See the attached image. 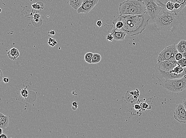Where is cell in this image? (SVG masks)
Here are the masks:
<instances>
[{
	"label": "cell",
	"instance_id": "obj_1",
	"mask_svg": "<svg viewBox=\"0 0 186 138\" xmlns=\"http://www.w3.org/2000/svg\"><path fill=\"white\" fill-rule=\"evenodd\" d=\"M155 20L154 31L159 35H175L184 28L181 17L165 8Z\"/></svg>",
	"mask_w": 186,
	"mask_h": 138
},
{
	"label": "cell",
	"instance_id": "obj_2",
	"mask_svg": "<svg viewBox=\"0 0 186 138\" xmlns=\"http://www.w3.org/2000/svg\"><path fill=\"white\" fill-rule=\"evenodd\" d=\"M147 15H119V19L123 23L121 31H125L128 35L133 36L141 34L148 25L150 17Z\"/></svg>",
	"mask_w": 186,
	"mask_h": 138
},
{
	"label": "cell",
	"instance_id": "obj_3",
	"mask_svg": "<svg viewBox=\"0 0 186 138\" xmlns=\"http://www.w3.org/2000/svg\"><path fill=\"white\" fill-rule=\"evenodd\" d=\"M119 15L146 14L145 5L142 0H126L119 5Z\"/></svg>",
	"mask_w": 186,
	"mask_h": 138
},
{
	"label": "cell",
	"instance_id": "obj_4",
	"mask_svg": "<svg viewBox=\"0 0 186 138\" xmlns=\"http://www.w3.org/2000/svg\"><path fill=\"white\" fill-rule=\"evenodd\" d=\"M163 87L173 93H180L186 88V74L180 79L162 80L159 81Z\"/></svg>",
	"mask_w": 186,
	"mask_h": 138
},
{
	"label": "cell",
	"instance_id": "obj_5",
	"mask_svg": "<svg viewBox=\"0 0 186 138\" xmlns=\"http://www.w3.org/2000/svg\"><path fill=\"white\" fill-rule=\"evenodd\" d=\"M155 72L152 75V79H157L158 81L162 80H171L174 79H180L184 77L186 74V69H185L184 72L180 74H177L171 72V71L165 72L160 69L158 64H156L154 67Z\"/></svg>",
	"mask_w": 186,
	"mask_h": 138
},
{
	"label": "cell",
	"instance_id": "obj_6",
	"mask_svg": "<svg viewBox=\"0 0 186 138\" xmlns=\"http://www.w3.org/2000/svg\"><path fill=\"white\" fill-rule=\"evenodd\" d=\"M145 5L146 10V14L151 18L154 20L158 14L164 8L156 2L155 0H142Z\"/></svg>",
	"mask_w": 186,
	"mask_h": 138
},
{
	"label": "cell",
	"instance_id": "obj_7",
	"mask_svg": "<svg viewBox=\"0 0 186 138\" xmlns=\"http://www.w3.org/2000/svg\"><path fill=\"white\" fill-rule=\"evenodd\" d=\"M178 52L175 44L165 47L159 54L157 59L158 62L166 60H176V54Z\"/></svg>",
	"mask_w": 186,
	"mask_h": 138
},
{
	"label": "cell",
	"instance_id": "obj_8",
	"mask_svg": "<svg viewBox=\"0 0 186 138\" xmlns=\"http://www.w3.org/2000/svg\"><path fill=\"white\" fill-rule=\"evenodd\" d=\"M99 0H83L81 7L77 10L78 13L88 14L97 5Z\"/></svg>",
	"mask_w": 186,
	"mask_h": 138
},
{
	"label": "cell",
	"instance_id": "obj_9",
	"mask_svg": "<svg viewBox=\"0 0 186 138\" xmlns=\"http://www.w3.org/2000/svg\"><path fill=\"white\" fill-rule=\"evenodd\" d=\"M174 117L180 123H186V110L181 103L176 106L174 112Z\"/></svg>",
	"mask_w": 186,
	"mask_h": 138
},
{
	"label": "cell",
	"instance_id": "obj_10",
	"mask_svg": "<svg viewBox=\"0 0 186 138\" xmlns=\"http://www.w3.org/2000/svg\"><path fill=\"white\" fill-rule=\"evenodd\" d=\"M157 64L160 69L165 72L171 71L177 65L176 60H166L158 62Z\"/></svg>",
	"mask_w": 186,
	"mask_h": 138
},
{
	"label": "cell",
	"instance_id": "obj_11",
	"mask_svg": "<svg viewBox=\"0 0 186 138\" xmlns=\"http://www.w3.org/2000/svg\"><path fill=\"white\" fill-rule=\"evenodd\" d=\"M110 33L113 35L114 40L116 41H122L125 39L127 35L126 33L123 31H117L114 29L111 28Z\"/></svg>",
	"mask_w": 186,
	"mask_h": 138
},
{
	"label": "cell",
	"instance_id": "obj_12",
	"mask_svg": "<svg viewBox=\"0 0 186 138\" xmlns=\"http://www.w3.org/2000/svg\"><path fill=\"white\" fill-rule=\"evenodd\" d=\"M9 123V119L8 116L0 113V128L3 129L7 128Z\"/></svg>",
	"mask_w": 186,
	"mask_h": 138
},
{
	"label": "cell",
	"instance_id": "obj_13",
	"mask_svg": "<svg viewBox=\"0 0 186 138\" xmlns=\"http://www.w3.org/2000/svg\"><path fill=\"white\" fill-rule=\"evenodd\" d=\"M8 57L12 60H16L19 56L20 52L17 49L12 48L7 53Z\"/></svg>",
	"mask_w": 186,
	"mask_h": 138
},
{
	"label": "cell",
	"instance_id": "obj_14",
	"mask_svg": "<svg viewBox=\"0 0 186 138\" xmlns=\"http://www.w3.org/2000/svg\"><path fill=\"white\" fill-rule=\"evenodd\" d=\"M176 46L179 52L184 54L186 51V40H181Z\"/></svg>",
	"mask_w": 186,
	"mask_h": 138
},
{
	"label": "cell",
	"instance_id": "obj_15",
	"mask_svg": "<svg viewBox=\"0 0 186 138\" xmlns=\"http://www.w3.org/2000/svg\"><path fill=\"white\" fill-rule=\"evenodd\" d=\"M68 1L71 6L77 11L81 5L83 0H68Z\"/></svg>",
	"mask_w": 186,
	"mask_h": 138
},
{
	"label": "cell",
	"instance_id": "obj_16",
	"mask_svg": "<svg viewBox=\"0 0 186 138\" xmlns=\"http://www.w3.org/2000/svg\"><path fill=\"white\" fill-rule=\"evenodd\" d=\"M102 57L100 54L97 53L93 54V55L92 59V64H97L100 62L101 60Z\"/></svg>",
	"mask_w": 186,
	"mask_h": 138
},
{
	"label": "cell",
	"instance_id": "obj_17",
	"mask_svg": "<svg viewBox=\"0 0 186 138\" xmlns=\"http://www.w3.org/2000/svg\"><path fill=\"white\" fill-rule=\"evenodd\" d=\"M31 6H32L33 9L41 11L44 8V5L42 2H39L32 4Z\"/></svg>",
	"mask_w": 186,
	"mask_h": 138
},
{
	"label": "cell",
	"instance_id": "obj_18",
	"mask_svg": "<svg viewBox=\"0 0 186 138\" xmlns=\"http://www.w3.org/2000/svg\"><path fill=\"white\" fill-rule=\"evenodd\" d=\"M93 55V54L91 52L86 53L84 56L85 61L89 64H92V59Z\"/></svg>",
	"mask_w": 186,
	"mask_h": 138
},
{
	"label": "cell",
	"instance_id": "obj_19",
	"mask_svg": "<svg viewBox=\"0 0 186 138\" xmlns=\"http://www.w3.org/2000/svg\"><path fill=\"white\" fill-rule=\"evenodd\" d=\"M184 70H185L184 68H183L181 66L177 65L173 70H171V72L175 73V74H180L184 72Z\"/></svg>",
	"mask_w": 186,
	"mask_h": 138
},
{
	"label": "cell",
	"instance_id": "obj_20",
	"mask_svg": "<svg viewBox=\"0 0 186 138\" xmlns=\"http://www.w3.org/2000/svg\"><path fill=\"white\" fill-rule=\"evenodd\" d=\"M165 8L168 11L172 12L174 9V3L172 1H169L166 4Z\"/></svg>",
	"mask_w": 186,
	"mask_h": 138
},
{
	"label": "cell",
	"instance_id": "obj_21",
	"mask_svg": "<svg viewBox=\"0 0 186 138\" xmlns=\"http://www.w3.org/2000/svg\"><path fill=\"white\" fill-rule=\"evenodd\" d=\"M155 1L163 8L166 9L165 6L167 3L169 1H172L173 2V0H155Z\"/></svg>",
	"mask_w": 186,
	"mask_h": 138
},
{
	"label": "cell",
	"instance_id": "obj_22",
	"mask_svg": "<svg viewBox=\"0 0 186 138\" xmlns=\"http://www.w3.org/2000/svg\"><path fill=\"white\" fill-rule=\"evenodd\" d=\"M174 3L177 2L181 5V11L186 6V0H173Z\"/></svg>",
	"mask_w": 186,
	"mask_h": 138
},
{
	"label": "cell",
	"instance_id": "obj_23",
	"mask_svg": "<svg viewBox=\"0 0 186 138\" xmlns=\"http://www.w3.org/2000/svg\"><path fill=\"white\" fill-rule=\"evenodd\" d=\"M177 65L181 66L183 68H186V59L183 58L179 61H177Z\"/></svg>",
	"mask_w": 186,
	"mask_h": 138
},
{
	"label": "cell",
	"instance_id": "obj_24",
	"mask_svg": "<svg viewBox=\"0 0 186 138\" xmlns=\"http://www.w3.org/2000/svg\"><path fill=\"white\" fill-rule=\"evenodd\" d=\"M48 43L50 46L52 47H54L57 44V42L55 41V40L50 38H49Z\"/></svg>",
	"mask_w": 186,
	"mask_h": 138
},
{
	"label": "cell",
	"instance_id": "obj_25",
	"mask_svg": "<svg viewBox=\"0 0 186 138\" xmlns=\"http://www.w3.org/2000/svg\"><path fill=\"white\" fill-rule=\"evenodd\" d=\"M183 58H184V57H183V54H181V53L179 52H178L176 54L175 59L177 61H179V60Z\"/></svg>",
	"mask_w": 186,
	"mask_h": 138
},
{
	"label": "cell",
	"instance_id": "obj_26",
	"mask_svg": "<svg viewBox=\"0 0 186 138\" xmlns=\"http://www.w3.org/2000/svg\"><path fill=\"white\" fill-rule=\"evenodd\" d=\"M106 39L108 41H111V42L113 41V40H114L113 36L110 33L107 36Z\"/></svg>",
	"mask_w": 186,
	"mask_h": 138
},
{
	"label": "cell",
	"instance_id": "obj_27",
	"mask_svg": "<svg viewBox=\"0 0 186 138\" xmlns=\"http://www.w3.org/2000/svg\"><path fill=\"white\" fill-rule=\"evenodd\" d=\"M96 24L99 28H100V27H101L102 26V21H101L100 20H98L97 22L96 23Z\"/></svg>",
	"mask_w": 186,
	"mask_h": 138
},
{
	"label": "cell",
	"instance_id": "obj_28",
	"mask_svg": "<svg viewBox=\"0 0 186 138\" xmlns=\"http://www.w3.org/2000/svg\"><path fill=\"white\" fill-rule=\"evenodd\" d=\"M41 18V15L39 13H35L33 15V19H36V18Z\"/></svg>",
	"mask_w": 186,
	"mask_h": 138
},
{
	"label": "cell",
	"instance_id": "obj_29",
	"mask_svg": "<svg viewBox=\"0 0 186 138\" xmlns=\"http://www.w3.org/2000/svg\"><path fill=\"white\" fill-rule=\"evenodd\" d=\"M3 80L4 83H8L9 81V79L7 77L4 78L3 79Z\"/></svg>",
	"mask_w": 186,
	"mask_h": 138
},
{
	"label": "cell",
	"instance_id": "obj_30",
	"mask_svg": "<svg viewBox=\"0 0 186 138\" xmlns=\"http://www.w3.org/2000/svg\"><path fill=\"white\" fill-rule=\"evenodd\" d=\"M182 104L186 110V98L184 99L183 100Z\"/></svg>",
	"mask_w": 186,
	"mask_h": 138
},
{
	"label": "cell",
	"instance_id": "obj_31",
	"mask_svg": "<svg viewBox=\"0 0 186 138\" xmlns=\"http://www.w3.org/2000/svg\"><path fill=\"white\" fill-rule=\"evenodd\" d=\"M8 136L5 134L2 133V134L0 135V138H7Z\"/></svg>",
	"mask_w": 186,
	"mask_h": 138
},
{
	"label": "cell",
	"instance_id": "obj_32",
	"mask_svg": "<svg viewBox=\"0 0 186 138\" xmlns=\"http://www.w3.org/2000/svg\"><path fill=\"white\" fill-rule=\"evenodd\" d=\"M134 107H135V110H139L141 108V106L138 105H135Z\"/></svg>",
	"mask_w": 186,
	"mask_h": 138
},
{
	"label": "cell",
	"instance_id": "obj_33",
	"mask_svg": "<svg viewBox=\"0 0 186 138\" xmlns=\"http://www.w3.org/2000/svg\"><path fill=\"white\" fill-rule=\"evenodd\" d=\"M72 106H75V107H78V103L77 102H73L72 103Z\"/></svg>",
	"mask_w": 186,
	"mask_h": 138
},
{
	"label": "cell",
	"instance_id": "obj_34",
	"mask_svg": "<svg viewBox=\"0 0 186 138\" xmlns=\"http://www.w3.org/2000/svg\"><path fill=\"white\" fill-rule=\"evenodd\" d=\"M49 34L50 35L54 36L55 35V32L54 31H53L52 30V31H50Z\"/></svg>",
	"mask_w": 186,
	"mask_h": 138
},
{
	"label": "cell",
	"instance_id": "obj_35",
	"mask_svg": "<svg viewBox=\"0 0 186 138\" xmlns=\"http://www.w3.org/2000/svg\"><path fill=\"white\" fill-rule=\"evenodd\" d=\"M0 75H1V76H0V78H1V80H0V81L1 82V81H2L3 77V74L1 70V74H0Z\"/></svg>",
	"mask_w": 186,
	"mask_h": 138
},
{
	"label": "cell",
	"instance_id": "obj_36",
	"mask_svg": "<svg viewBox=\"0 0 186 138\" xmlns=\"http://www.w3.org/2000/svg\"><path fill=\"white\" fill-rule=\"evenodd\" d=\"M77 108L78 107H75V106H72V109L73 110H77Z\"/></svg>",
	"mask_w": 186,
	"mask_h": 138
},
{
	"label": "cell",
	"instance_id": "obj_37",
	"mask_svg": "<svg viewBox=\"0 0 186 138\" xmlns=\"http://www.w3.org/2000/svg\"><path fill=\"white\" fill-rule=\"evenodd\" d=\"M183 55L184 58L186 59V51L185 52H184V54H183Z\"/></svg>",
	"mask_w": 186,
	"mask_h": 138
}]
</instances>
